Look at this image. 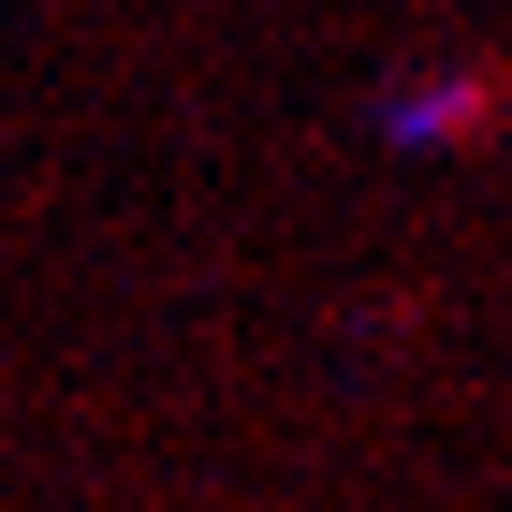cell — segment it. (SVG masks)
Masks as SVG:
<instances>
[{
    "instance_id": "6da1fadb",
    "label": "cell",
    "mask_w": 512,
    "mask_h": 512,
    "mask_svg": "<svg viewBox=\"0 0 512 512\" xmlns=\"http://www.w3.org/2000/svg\"><path fill=\"white\" fill-rule=\"evenodd\" d=\"M498 118H512V59H469V74L395 88V132H410V147H483Z\"/></svg>"
}]
</instances>
